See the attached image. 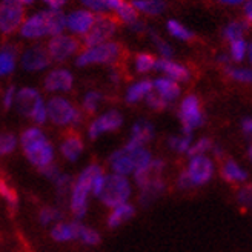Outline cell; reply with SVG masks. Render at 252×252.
Segmentation results:
<instances>
[{"label":"cell","mask_w":252,"mask_h":252,"mask_svg":"<svg viewBox=\"0 0 252 252\" xmlns=\"http://www.w3.org/2000/svg\"><path fill=\"white\" fill-rule=\"evenodd\" d=\"M151 37H153V42H154V45H156V48L160 51V54L165 57V59H169V57H172V48H171V45L168 43V42H165L161 39V37L156 32V31H153L151 32Z\"/></svg>","instance_id":"cell-44"},{"label":"cell","mask_w":252,"mask_h":252,"mask_svg":"<svg viewBox=\"0 0 252 252\" xmlns=\"http://www.w3.org/2000/svg\"><path fill=\"white\" fill-rule=\"evenodd\" d=\"M46 17H48V28H49V35H60L68 27V19L60 9H49L46 11Z\"/></svg>","instance_id":"cell-27"},{"label":"cell","mask_w":252,"mask_h":252,"mask_svg":"<svg viewBox=\"0 0 252 252\" xmlns=\"http://www.w3.org/2000/svg\"><path fill=\"white\" fill-rule=\"evenodd\" d=\"M116 30H117V23L114 19L108 16H100L95 19V23L93 25L90 32L85 35V45L90 48V46L106 43V40L116 34Z\"/></svg>","instance_id":"cell-8"},{"label":"cell","mask_w":252,"mask_h":252,"mask_svg":"<svg viewBox=\"0 0 252 252\" xmlns=\"http://www.w3.org/2000/svg\"><path fill=\"white\" fill-rule=\"evenodd\" d=\"M154 90L166 100V102H174L180 95V88L177 82L172 79H157L154 80Z\"/></svg>","instance_id":"cell-24"},{"label":"cell","mask_w":252,"mask_h":252,"mask_svg":"<svg viewBox=\"0 0 252 252\" xmlns=\"http://www.w3.org/2000/svg\"><path fill=\"white\" fill-rule=\"evenodd\" d=\"M179 188H182V189H189V188H192L194 186V183H192V180H191V177H189V174H188V171H185V172H182L180 174V177H179Z\"/></svg>","instance_id":"cell-51"},{"label":"cell","mask_w":252,"mask_h":252,"mask_svg":"<svg viewBox=\"0 0 252 252\" xmlns=\"http://www.w3.org/2000/svg\"><path fill=\"white\" fill-rule=\"evenodd\" d=\"M0 191H2V197L5 198L6 205L11 211H14L17 208V192L14 191L12 188H9L8 183H5V180H2V183H0Z\"/></svg>","instance_id":"cell-41"},{"label":"cell","mask_w":252,"mask_h":252,"mask_svg":"<svg viewBox=\"0 0 252 252\" xmlns=\"http://www.w3.org/2000/svg\"><path fill=\"white\" fill-rule=\"evenodd\" d=\"M102 172V168L97 165H91L82 171L79 175V179L75 180L72 186V194H71V209L74 212V216L77 219H82L86 214L88 208V195L93 191L94 179L97 177V174Z\"/></svg>","instance_id":"cell-2"},{"label":"cell","mask_w":252,"mask_h":252,"mask_svg":"<svg viewBox=\"0 0 252 252\" xmlns=\"http://www.w3.org/2000/svg\"><path fill=\"white\" fill-rule=\"evenodd\" d=\"M114 11H116V14L119 16V19L122 22H125L126 25H128V27L138 20L137 19V8L132 3L125 2V0H122V2L119 3V6Z\"/></svg>","instance_id":"cell-31"},{"label":"cell","mask_w":252,"mask_h":252,"mask_svg":"<svg viewBox=\"0 0 252 252\" xmlns=\"http://www.w3.org/2000/svg\"><path fill=\"white\" fill-rule=\"evenodd\" d=\"M186 171L189 174V177H191L194 186H198V185H205L211 180L214 174V165L206 156H195L191 157V161H189V166Z\"/></svg>","instance_id":"cell-10"},{"label":"cell","mask_w":252,"mask_h":252,"mask_svg":"<svg viewBox=\"0 0 252 252\" xmlns=\"http://www.w3.org/2000/svg\"><path fill=\"white\" fill-rule=\"evenodd\" d=\"M245 14H246V19L249 22H252V0H248L246 5H245Z\"/></svg>","instance_id":"cell-55"},{"label":"cell","mask_w":252,"mask_h":252,"mask_svg":"<svg viewBox=\"0 0 252 252\" xmlns=\"http://www.w3.org/2000/svg\"><path fill=\"white\" fill-rule=\"evenodd\" d=\"M49 60L51 56L48 49L43 46H32L22 56V68L27 71H42L49 65Z\"/></svg>","instance_id":"cell-14"},{"label":"cell","mask_w":252,"mask_h":252,"mask_svg":"<svg viewBox=\"0 0 252 252\" xmlns=\"http://www.w3.org/2000/svg\"><path fill=\"white\" fill-rule=\"evenodd\" d=\"M154 137V126L151 122L148 120H138L134 123L132 129H131V137H129V142L126 143V149H138V148H143L148 142L153 140Z\"/></svg>","instance_id":"cell-13"},{"label":"cell","mask_w":252,"mask_h":252,"mask_svg":"<svg viewBox=\"0 0 252 252\" xmlns=\"http://www.w3.org/2000/svg\"><path fill=\"white\" fill-rule=\"evenodd\" d=\"M238 203L245 205V206H251L252 208V186H245L238 191Z\"/></svg>","instance_id":"cell-49"},{"label":"cell","mask_w":252,"mask_h":252,"mask_svg":"<svg viewBox=\"0 0 252 252\" xmlns=\"http://www.w3.org/2000/svg\"><path fill=\"white\" fill-rule=\"evenodd\" d=\"M165 191V183H163V180L161 182H158V183H154V185H149V186H146V188H143L142 189V194H140V197H138V200H140V203L142 205H149V203H153V201Z\"/></svg>","instance_id":"cell-32"},{"label":"cell","mask_w":252,"mask_h":252,"mask_svg":"<svg viewBox=\"0 0 252 252\" xmlns=\"http://www.w3.org/2000/svg\"><path fill=\"white\" fill-rule=\"evenodd\" d=\"M191 140H192L191 134L183 132V135H172L169 138L168 145L172 151H177V153H188L189 148H191Z\"/></svg>","instance_id":"cell-35"},{"label":"cell","mask_w":252,"mask_h":252,"mask_svg":"<svg viewBox=\"0 0 252 252\" xmlns=\"http://www.w3.org/2000/svg\"><path fill=\"white\" fill-rule=\"evenodd\" d=\"M212 148H214L212 142L209 140L208 137H203V138H200V140H197L194 145H191V148H189V151H188V156L189 157L203 156L205 153H208V151L212 149Z\"/></svg>","instance_id":"cell-38"},{"label":"cell","mask_w":252,"mask_h":252,"mask_svg":"<svg viewBox=\"0 0 252 252\" xmlns=\"http://www.w3.org/2000/svg\"><path fill=\"white\" fill-rule=\"evenodd\" d=\"M146 103H148V106L151 109H154V111H163L168 106V102L157 91L156 93H149L146 95Z\"/></svg>","instance_id":"cell-45"},{"label":"cell","mask_w":252,"mask_h":252,"mask_svg":"<svg viewBox=\"0 0 252 252\" xmlns=\"http://www.w3.org/2000/svg\"><path fill=\"white\" fill-rule=\"evenodd\" d=\"M166 28H168L169 34L179 40H191L194 37L192 31H189L186 27H183V25L177 20H168Z\"/></svg>","instance_id":"cell-33"},{"label":"cell","mask_w":252,"mask_h":252,"mask_svg":"<svg viewBox=\"0 0 252 252\" xmlns=\"http://www.w3.org/2000/svg\"><path fill=\"white\" fill-rule=\"evenodd\" d=\"M220 2L224 5H240L245 2V0H220Z\"/></svg>","instance_id":"cell-56"},{"label":"cell","mask_w":252,"mask_h":252,"mask_svg":"<svg viewBox=\"0 0 252 252\" xmlns=\"http://www.w3.org/2000/svg\"><path fill=\"white\" fill-rule=\"evenodd\" d=\"M16 97H17V90L16 86H8L6 91L3 93V98H2V103L5 109H9L12 106V103H16Z\"/></svg>","instance_id":"cell-48"},{"label":"cell","mask_w":252,"mask_h":252,"mask_svg":"<svg viewBox=\"0 0 252 252\" xmlns=\"http://www.w3.org/2000/svg\"><path fill=\"white\" fill-rule=\"evenodd\" d=\"M134 214H135V208L132 205L123 203V205L114 208V211L109 214L108 226H109V228H119V226H122L123 223L131 220L134 217Z\"/></svg>","instance_id":"cell-23"},{"label":"cell","mask_w":252,"mask_h":252,"mask_svg":"<svg viewBox=\"0 0 252 252\" xmlns=\"http://www.w3.org/2000/svg\"><path fill=\"white\" fill-rule=\"evenodd\" d=\"M156 69L166 74L168 79H172L175 82H189L191 79V74H189V69L180 63H175L169 59H160L156 63Z\"/></svg>","instance_id":"cell-19"},{"label":"cell","mask_w":252,"mask_h":252,"mask_svg":"<svg viewBox=\"0 0 252 252\" xmlns=\"http://www.w3.org/2000/svg\"><path fill=\"white\" fill-rule=\"evenodd\" d=\"M129 28H131L132 31H135V32H143V31H145V23L140 22V20H137V22H134L132 25H129Z\"/></svg>","instance_id":"cell-54"},{"label":"cell","mask_w":252,"mask_h":252,"mask_svg":"<svg viewBox=\"0 0 252 252\" xmlns=\"http://www.w3.org/2000/svg\"><path fill=\"white\" fill-rule=\"evenodd\" d=\"M129 194H131V185L126 180L125 175L112 174V175H106L103 191L100 194V200H102L106 206L117 208L126 203Z\"/></svg>","instance_id":"cell-3"},{"label":"cell","mask_w":252,"mask_h":252,"mask_svg":"<svg viewBox=\"0 0 252 252\" xmlns=\"http://www.w3.org/2000/svg\"><path fill=\"white\" fill-rule=\"evenodd\" d=\"M179 117L183 125V132L191 134L195 128L205 123V114L201 111L200 100L195 95H188L180 105Z\"/></svg>","instance_id":"cell-6"},{"label":"cell","mask_w":252,"mask_h":252,"mask_svg":"<svg viewBox=\"0 0 252 252\" xmlns=\"http://www.w3.org/2000/svg\"><path fill=\"white\" fill-rule=\"evenodd\" d=\"M79 223H60L54 226L51 231V237L56 242H69V240H79Z\"/></svg>","instance_id":"cell-22"},{"label":"cell","mask_w":252,"mask_h":252,"mask_svg":"<svg viewBox=\"0 0 252 252\" xmlns=\"http://www.w3.org/2000/svg\"><path fill=\"white\" fill-rule=\"evenodd\" d=\"M248 156H249V160L252 161V145L248 148Z\"/></svg>","instance_id":"cell-58"},{"label":"cell","mask_w":252,"mask_h":252,"mask_svg":"<svg viewBox=\"0 0 252 252\" xmlns=\"http://www.w3.org/2000/svg\"><path fill=\"white\" fill-rule=\"evenodd\" d=\"M242 129H243L245 135L252 140V119H245L242 122Z\"/></svg>","instance_id":"cell-52"},{"label":"cell","mask_w":252,"mask_h":252,"mask_svg":"<svg viewBox=\"0 0 252 252\" xmlns=\"http://www.w3.org/2000/svg\"><path fill=\"white\" fill-rule=\"evenodd\" d=\"M60 151H62L63 157H65L66 160L75 161V160L80 157L82 151H83V142H82V138L77 134L68 135L65 140L62 142Z\"/></svg>","instance_id":"cell-21"},{"label":"cell","mask_w":252,"mask_h":252,"mask_svg":"<svg viewBox=\"0 0 252 252\" xmlns=\"http://www.w3.org/2000/svg\"><path fill=\"white\" fill-rule=\"evenodd\" d=\"M226 74L231 79L240 83H252V69L249 68H232L229 65H226Z\"/></svg>","instance_id":"cell-36"},{"label":"cell","mask_w":252,"mask_h":252,"mask_svg":"<svg viewBox=\"0 0 252 252\" xmlns=\"http://www.w3.org/2000/svg\"><path fill=\"white\" fill-rule=\"evenodd\" d=\"M23 8L20 0H2L0 6V30L3 34H12L22 27Z\"/></svg>","instance_id":"cell-7"},{"label":"cell","mask_w":252,"mask_h":252,"mask_svg":"<svg viewBox=\"0 0 252 252\" xmlns=\"http://www.w3.org/2000/svg\"><path fill=\"white\" fill-rule=\"evenodd\" d=\"M20 2H22V3H25V5H30V3H32V2H34V0H20Z\"/></svg>","instance_id":"cell-59"},{"label":"cell","mask_w":252,"mask_h":252,"mask_svg":"<svg viewBox=\"0 0 252 252\" xmlns=\"http://www.w3.org/2000/svg\"><path fill=\"white\" fill-rule=\"evenodd\" d=\"M249 27L248 22H242V20H235V22H231L224 27L223 30V35L226 37L228 40H237V39H242L243 34L246 32Z\"/></svg>","instance_id":"cell-30"},{"label":"cell","mask_w":252,"mask_h":252,"mask_svg":"<svg viewBox=\"0 0 252 252\" xmlns=\"http://www.w3.org/2000/svg\"><path fill=\"white\" fill-rule=\"evenodd\" d=\"M46 108H48V117L56 125L65 126V125L80 122L79 109H75V106L69 102V100L63 98V97H53L48 102Z\"/></svg>","instance_id":"cell-5"},{"label":"cell","mask_w":252,"mask_h":252,"mask_svg":"<svg viewBox=\"0 0 252 252\" xmlns=\"http://www.w3.org/2000/svg\"><path fill=\"white\" fill-rule=\"evenodd\" d=\"M132 5L137 8V11H142L148 16H157L166 8V3L163 0H132Z\"/></svg>","instance_id":"cell-29"},{"label":"cell","mask_w":252,"mask_h":252,"mask_svg":"<svg viewBox=\"0 0 252 252\" xmlns=\"http://www.w3.org/2000/svg\"><path fill=\"white\" fill-rule=\"evenodd\" d=\"M45 88L51 93H65L72 88V74L66 69H54L45 77Z\"/></svg>","instance_id":"cell-16"},{"label":"cell","mask_w":252,"mask_h":252,"mask_svg":"<svg viewBox=\"0 0 252 252\" xmlns=\"http://www.w3.org/2000/svg\"><path fill=\"white\" fill-rule=\"evenodd\" d=\"M109 161H111V168L114 169L116 174L128 175L131 172H135V165H134V160H132V153L126 149V148L116 151V153L111 156Z\"/></svg>","instance_id":"cell-20"},{"label":"cell","mask_w":252,"mask_h":252,"mask_svg":"<svg viewBox=\"0 0 252 252\" xmlns=\"http://www.w3.org/2000/svg\"><path fill=\"white\" fill-rule=\"evenodd\" d=\"M120 56V46L117 43H102L86 48L77 57L79 66L97 65V63H114Z\"/></svg>","instance_id":"cell-4"},{"label":"cell","mask_w":252,"mask_h":252,"mask_svg":"<svg viewBox=\"0 0 252 252\" xmlns=\"http://www.w3.org/2000/svg\"><path fill=\"white\" fill-rule=\"evenodd\" d=\"M100 102H102V94L97 93V91H90V93H88V94L85 95L82 105H83V109H85L86 112H90V114H93V112L97 111Z\"/></svg>","instance_id":"cell-40"},{"label":"cell","mask_w":252,"mask_h":252,"mask_svg":"<svg viewBox=\"0 0 252 252\" xmlns=\"http://www.w3.org/2000/svg\"><path fill=\"white\" fill-rule=\"evenodd\" d=\"M60 217V212L56 208H43L40 211V223L42 224H49L53 223L54 220H57Z\"/></svg>","instance_id":"cell-47"},{"label":"cell","mask_w":252,"mask_h":252,"mask_svg":"<svg viewBox=\"0 0 252 252\" xmlns=\"http://www.w3.org/2000/svg\"><path fill=\"white\" fill-rule=\"evenodd\" d=\"M156 57L149 53H140L135 56V69L142 74H146L151 69H156Z\"/></svg>","instance_id":"cell-34"},{"label":"cell","mask_w":252,"mask_h":252,"mask_svg":"<svg viewBox=\"0 0 252 252\" xmlns=\"http://www.w3.org/2000/svg\"><path fill=\"white\" fill-rule=\"evenodd\" d=\"M154 90V83L151 80H140L134 85H131L126 91V102L128 103H137L140 102L142 98H146L149 93H153Z\"/></svg>","instance_id":"cell-25"},{"label":"cell","mask_w":252,"mask_h":252,"mask_svg":"<svg viewBox=\"0 0 252 252\" xmlns=\"http://www.w3.org/2000/svg\"><path fill=\"white\" fill-rule=\"evenodd\" d=\"M79 240L86 243V245H97L100 242V235L91 229V228H86V226L80 224V231H79Z\"/></svg>","instance_id":"cell-43"},{"label":"cell","mask_w":252,"mask_h":252,"mask_svg":"<svg viewBox=\"0 0 252 252\" xmlns=\"http://www.w3.org/2000/svg\"><path fill=\"white\" fill-rule=\"evenodd\" d=\"M123 123V117L119 111H108L105 112L103 116H100L97 120H94L90 126V138L95 140L97 137H100L105 132H111V131H116L119 129Z\"/></svg>","instance_id":"cell-11"},{"label":"cell","mask_w":252,"mask_h":252,"mask_svg":"<svg viewBox=\"0 0 252 252\" xmlns=\"http://www.w3.org/2000/svg\"><path fill=\"white\" fill-rule=\"evenodd\" d=\"M20 142H22L25 154H27L28 160L34 166L43 169L53 163L54 149L39 128L27 129L22 134Z\"/></svg>","instance_id":"cell-1"},{"label":"cell","mask_w":252,"mask_h":252,"mask_svg":"<svg viewBox=\"0 0 252 252\" xmlns=\"http://www.w3.org/2000/svg\"><path fill=\"white\" fill-rule=\"evenodd\" d=\"M17 146V137L11 132H5L0 137V153L2 156H6V154H11L12 151L16 149Z\"/></svg>","instance_id":"cell-42"},{"label":"cell","mask_w":252,"mask_h":252,"mask_svg":"<svg viewBox=\"0 0 252 252\" xmlns=\"http://www.w3.org/2000/svg\"><path fill=\"white\" fill-rule=\"evenodd\" d=\"M122 0H82V3L94 11H108L116 9Z\"/></svg>","instance_id":"cell-37"},{"label":"cell","mask_w":252,"mask_h":252,"mask_svg":"<svg viewBox=\"0 0 252 252\" xmlns=\"http://www.w3.org/2000/svg\"><path fill=\"white\" fill-rule=\"evenodd\" d=\"M56 186H57V191L59 194H66L69 191V185H71V177L65 174H60L59 177L56 179Z\"/></svg>","instance_id":"cell-50"},{"label":"cell","mask_w":252,"mask_h":252,"mask_svg":"<svg viewBox=\"0 0 252 252\" xmlns=\"http://www.w3.org/2000/svg\"><path fill=\"white\" fill-rule=\"evenodd\" d=\"M43 2L51 9H60L63 5L68 2V0H43Z\"/></svg>","instance_id":"cell-53"},{"label":"cell","mask_w":252,"mask_h":252,"mask_svg":"<svg viewBox=\"0 0 252 252\" xmlns=\"http://www.w3.org/2000/svg\"><path fill=\"white\" fill-rule=\"evenodd\" d=\"M40 94L37 93L34 88H22L20 91H17V97H16V108L20 112L22 116L30 117L32 116V112L39 103L40 100Z\"/></svg>","instance_id":"cell-17"},{"label":"cell","mask_w":252,"mask_h":252,"mask_svg":"<svg viewBox=\"0 0 252 252\" xmlns=\"http://www.w3.org/2000/svg\"><path fill=\"white\" fill-rule=\"evenodd\" d=\"M17 48L14 45H5L0 53V74L8 75L16 68Z\"/></svg>","instance_id":"cell-28"},{"label":"cell","mask_w":252,"mask_h":252,"mask_svg":"<svg viewBox=\"0 0 252 252\" xmlns=\"http://www.w3.org/2000/svg\"><path fill=\"white\" fill-rule=\"evenodd\" d=\"M95 19L91 11H72L68 16V28L74 32V34H82L86 35L90 32V30L93 28V25L95 23Z\"/></svg>","instance_id":"cell-18"},{"label":"cell","mask_w":252,"mask_h":252,"mask_svg":"<svg viewBox=\"0 0 252 252\" xmlns=\"http://www.w3.org/2000/svg\"><path fill=\"white\" fill-rule=\"evenodd\" d=\"M46 117H48V108L43 103V100L40 98L39 103H37V106H35V109H34V112H32L31 120L35 122L37 125H43L46 122Z\"/></svg>","instance_id":"cell-46"},{"label":"cell","mask_w":252,"mask_h":252,"mask_svg":"<svg viewBox=\"0 0 252 252\" xmlns=\"http://www.w3.org/2000/svg\"><path fill=\"white\" fill-rule=\"evenodd\" d=\"M165 169V161L163 160H153L148 166L137 169L134 172V179L138 188L143 189L149 185L161 182V172Z\"/></svg>","instance_id":"cell-15"},{"label":"cell","mask_w":252,"mask_h":252,"mask_svg":"<svg viewBox=\"0 0 252 252\" xmlns=\"http://www.w3.org/2000/svg\"><path fill=\"white\" fill-rule=\"evenodd\" d=\"M231 57L235 60V62H238L240 63L243 59H245V56H246V53H248V49H249V46H248V43L243 40V39H237V40H232L231 42Z\"/></svg>","instance_id":"cell-39"},{"label":"cell","mask_w":252,"mask_h":252,"mask_svg":"<svg viewBox=\"0 0 252 252\" xmlns=\"http://www.w3.org/2000/svg\"><path fill=\"white\" fill-rule=\"evenodd\" d=\"M248 54H249V60H251V63H252V42H251V45H249V49H248Z\"/></svg>","instance_id":"cell-57"},{"label":"cell","mask_w":252,"mask_h":252,"mask_svg":"<svg viewBox=\"0 0 252 252\" xmlns=\"http://www.w3.org/2000/svg\"><path fill=\"white\" fill-rule=\"evenodd\" d=\"M80 48V42L71 35H56L48 43V53L51 56V60L63 62L75 54Z\"/></svg>","instance_id":"cell-9"},{"label":"cell","mask_w":252,"mask_h":252,"mask_svg":"<svg viewBox=\"0 0 252 252\" xmlns=\"http://www.w3.org/2000/svg\"><path fill=\"white\" fill-rule=\"evenodd\" d=\"M221 177L226 182L242 183V182L248 180V172L242 166H238L234 160H228V161H224L221 166Z\"/></svg>","instance_id":"cell-26"},{"label":"cell","mask_w":252,"mask_h":252,"mask_svg":"<svg viewBox=\"0 0 252 252\" xmlns=\"http://www.w3.org/2000/svg\"><path fill=\"white\" fill-rule=\"evenodd\" d=\"M20 34L23 37H27V39H40L43 35H49L46 11L37 12V14L25 20L20 27Z\"/></svg>","instance_id":"cell-12"}]
</instances>
